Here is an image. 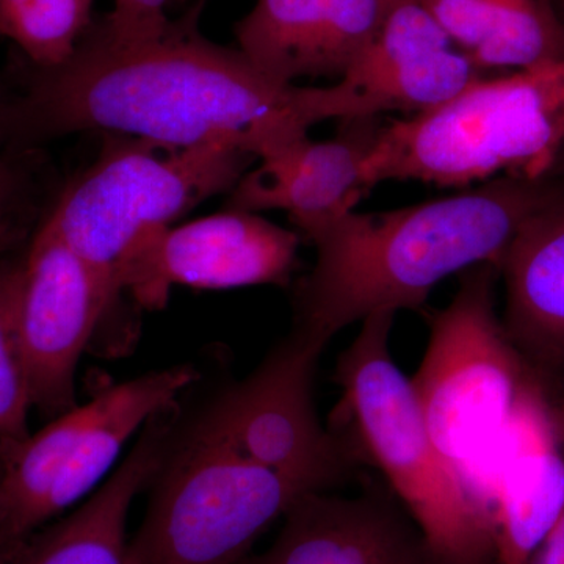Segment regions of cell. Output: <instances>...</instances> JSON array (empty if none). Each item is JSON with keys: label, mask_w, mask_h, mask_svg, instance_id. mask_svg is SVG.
<instances>
[{"label": "cell", "mask_w": 564, "mask_h": 564, "mask_svg": "<svg viewBox=\"0 0 564 564\" xmlns=\"http://www.w3.org/2000/svg\"><path fill=\"white\" fill-rule=\"evenodd\" d=\"M202 6L159 40L111 46L87 33L68 62L14 63L0 102V148L44 150L85 131L193 148L229 141L259 161L276 158L313 126L340 120L336 85L306 88L263 74L237 47L198 32Z\"/></svg>", "instance_id": "1"}, {"label": "cell", "mask_w": 564, "mask_h": 564, "mask_svg": "<svg viewBox=\"0 0 564 564\" xmlns=\"http://www.w3.org/2000/svg\"><path fill=\"white\" fill-rule=\"evenodd\" d=\"M564 182L496 177L402 209L352 210L310 237L313 270L293 291V329L328 345L378 313L419 311L441 281L478 263L499 269L508 245Z\"/></svg>", "instance_id": "2"}, {"label": "cell", "mask_w": 564, "mask_h": 564, "mask_svg": "<svg viewBox=\"0 0 564 564\" xmlns=\"http://www.w3.org/2000/svg\"><path fill=\"white\" fill-rule=\"evenodd\" d=\"M393 318L367 317L337 358L333 380L343 399L328 429L356 463L384 475L437 564H494L496 519L434 444L410 378L392 359Z\"/></svg>", "instance_id": "3"}, {"label": "cell", "mask_w": 564, "mask_h": 564, "mask_svg": "<svg viewBox=\"0 0 564 564\" xmlns=\"http://www.w3.org/2000/svg\"><path fill=\"white\" fill-rule=\"evenodd\" d=\"M564 147V61L475 80L451 101L383 126L362 176L470 187L549 176Z\"/></svg>", "instance_id": "4"}, {"label": "cell", "mask_w": 564, "mask_h": 564, "mask_svg": "<svg viewBox=\"0 0 564 564\" xmlns=\"http://www.w3.org/2000/svg\"><path fill=\"white\" fill-rule=\"evenodd\" d=\"M256 159L229 141L172 148L104 133L98 158L62 184L43 225L121 293L118 267L137 237L231 192Z\"/></svg>", "instance_id": "5"}, {"label": "cell", "mask_w": 564, "mask_h": 564, "mask_svg": "<svg viewBox=\"0 0 564 564\" xmlns=\"http://www.w3.org/2000/svg\"><path fill=\"white\" fill-rule=\"evenodd\" d=\"M499 276L494 263L459 273L452 302L430 315L425 356L410 378L434 444L485 508L478 484L494 445L521 393L544 381L497 317Z\"/></svg>", "instance_id": "6"}, {"label": "cell", "mask_w": 564, "mask_h": 564, "mask_svg": "<svg viewBox=\"0 0 564 564\" xmlns=\"http://www.w3.org/2000/svg\"><path fill=\"white\" fill-rule=\"evenodd\" d=\"M151 488L129 564H240L307 494L237 454L196 417L180 423Z\"/></svg>", "instance_id": "7"}, {"label": "cell", "mask_w": 564, "mask_h": 564, "mask_svg": "<svg viewBox=\"0 0 564 564\" xmlns=\"http://www.w3.org/2000/svg\"><path fill=\"white\" fill-rule=\"evenodd\" d=\"M192 364L110 386L31 434L0 478V507L21 541L90 496L126 443L198 380Z\"/></svg>", "instance_id": "8"}, {"label": "cell", "mask_w": 564, "mask_h": 564, "mask_svg": "<svg viewBox=\"0 0 564 564\" xmlns=\"http://www.w3.org/2000/svg\"><path fill=\"white\" fill-rule=\"evenodd\" d=\"M325 347L292 328L250 377L226 389L196 419L237 454L303 491L347 484L358 463L315 410V370Z\"/></svg>", "instance_id": "9"}, {"label": "cell", "mask_w": 564, "mask_h": 564, "mask_svg": "<svg viewBox=\"0 0 564 564\" xmlns=\"http://www.w3.org/2000/svg\"><path fill=\"white\" fill-rule=\"evenodd\" d=\"M299 245V232L251 212L225 209L176 228L141 232L118 267V288L147 310H162L173 285L288 288Z\"/></svg>", "instance_id": "10"}, {"label": "cell", "mask_w": 564, "mask_h": 564, "mask_svg": "<svg viewBox=\"0 0 564 564\" xmlns=\"http://www.w3.org/2000/svg\"><path fill=\"white\" fill-rule=\"evenodd\" d=\"M121 293L41 223L25 248L18 332L32 408L57 417L76 406V372Z\"/></svg>", "instance_id": "11"}, {"label": "cell", "mask_w": 564, "mask_h": 564, "mask_svg": "<svg viewBox=\"0 0 564 564\" xmlns=\"http://www.w3.org/2000/svg\"><path fill=\"white\" fill-rule=\"evenodd\" d=\"M543 381L519 397L480 492L496 516V563L527 564L564 508V455Z\"/></svg>", "instance_id": "12"}, {"label": "cell", "mask_w": 564, "mask_h": 564, "mask_svg": "<svg viewBox=\"0 0 564 564\" xmlns=\"http://www.w3.org/2000/svg\"><path fill=\"white\" fill-rule=\"evenodd\" d=\"M336 139L300 140L261 161L229 192L226 210H284L306 239L356 209L373 187L362 176L381 126L378 117L340 120Z\"/></svg>", "instance_id": "13"}, {"label": "cell", "mask_w": 564, "mask_h": 564, "mask_svg": "<svg viewBox=\"0 0 564 564\" xmlns=\"http://www.w3.org/2000/svg\"><path fill=\"white\" fill-rule=\"evenodd\" d=\"M282 519L274 543L240 564H437L391 489L307 492Z\"/></svg>", "instance_id": "14"}, {"label": "cell", "mask_w": 564, "mask_h": 564, "mask_svg": "<svg viewBox=\"0 0 564 564\" xmlns=\"http://www.w3.org/2000/svg\"><path fill=\"white\" fill-rule=\"evenodd\" d=\"M180 423L177 403L155 414L111 477L73 513L29 538L14 564H129L133 500L151 485Z\"/></svg>", "instance_id": "15"}, {"label": "cell", "mask_w": 564, "mask_h": 564, "mask_svg": "<svg viewBox=\"0 0 564 564\" xmlns=\"http://www.w3.org/2000/svg\"><path fill=\"white\" fill-rule=\"evenodd\" d=\"M503 328L541 378L564 372V196L538 210L508 245Z\"/></svg>", "instance_id": "16"}, {"label": "cell", "mask_w": 564, "mask_h": 564, "mask_svg": "<svg viewBox=\"0 0 564 564\" xmlns=\"http://www.w3.org/2000/svg\"><path fill=\"white\" fill-rule=\"evenodd\" d=\"M340 0H258L237 22L239 50L281 84L306 77L315 41Z\"/></svg>", "instance_id": "17"}, {"label": "cell", "mask_w": 564, "mask_h": 564, "mask_svg": "<svg viewBox=\"0 0 564 564\" xmlns=\"http://www.w3.org/2000/svg\"><path fill=\"white\" fill-rule=\"evenodd\" d=\"M467 58L481 73L563 62L564 24L551 0H496L488 33Z\"/></svg>", "instance_id": "18"}, {"label": "cell", "mask_w": 564, "mask_h": 564, "mask_svg": "<svg viewBox=\"0 0 564 564\" xmlns=\"http://www.w3.org/2000/svg\"><path fill=\"white\" fill-rule=\"evenodd\" d=\"M96 0H0V36L39 68L68 62L90 32Z\"/></svg>", "instance_id": "19"}, {"label": "cell", "mask_w": 564, "mask_h": 564, "mask_svg": "<svg viewBox=\"0 0 564 564\" xmlns=\"http://www.w3.org/2000/svg\"><path fill=\"white\" fill-rule=\"evenodd\" d=\"M25 248L0 256V466L31 436L28 367L18 332V296Z\"/></svg>", "instance_id": "20"}, {"label": "cell", "mask_w": 564, "mask_h": 564, "mask_svg": "<svg viewBox=\"0 0 564 564\" xmlns=\"http://www.w3.org/2000/svg\"><path fill=\"white\" fill-rule=\"evenodd\" d=\"M61 187L44 150L0 148V254L28 247Z\"/></svg>", "instance_id": "21"}, {"label": "cell", "mask_w": 564, "mask_h": 564, "mask_svg": "<svg viewBox=\"0 0 564 564\" xmlns=\"http://www.w3.org/2000/svg\"><path fill=\"white\" fill-rule=\"evenodd\" d=\"M392 2L340 0L315 41L306 77L343 79L380 35Z\"/></svg>", "instance_id": "22"}, {"label": "cell", "mask_w": 564, "mask_h": 564, "mask_svg": "<svg viewBox=\"0 0 564 564\" xmlns=\"http://www.w3.org/2000/svg\"><path fill=\"white\" fill-rule=\"evenodd\" d=\"M170 0H113V10L93 35L111 46L150 43L165 35L173 25L166 17Z\"/></svg>", "instance_id": "23"}, {"label": "cell", "mask_w": 564, "mask_h": 564, "mask_svg": "<svg viewBox=\"0 0 564 564\" xmlns=\"http://www.w3.org/2000/svg\"><path fill=\"white\" fill-rule=\"evenodd\" d=\"M464 55L480 46L488 33L496 0H419Z\"/></svg>", "instance_id": "24"}, {"label": "cell", "mask_w": 564, "mask_h": 564, "mask_svg": "<svg viewBox=\"0 0 564 564\" xmlns=\"http://www.w3.org/2000/svg\"><path fill=\"white\" fill-rule=\"evenodd\" d=\"M527 564H564V508Z\"/></svg>", "instance_id": "25"}, {"label": "cell", "mask_w": 564, "mask_h": 564, "mask_svg": "<svg viewBox=\"0 0 564 564\" xmlns=\"http://www.w3.org/2000/svg\"><path fill=\"white\" fill-rule=\"evenodd\" d=\"M3 467L0 466V478H2ZM25 543H20L17 538L11 534L3 519L2 508H0V564L17 563L18 555L21 554Z\"/></svg>", "instance_id": "26"}, {"label": "cell", "mask_w": 564, "mask_h": 564, "mask_svg": "<svg viewBox=\"0 0 564 564\" xmlns=\"http://www.w3.org/2000/svg\"><path fill=\"white\" fill-rule=\"evenodd\" d=\"M551 406L552 419H554L556 434H558L560 443L564 444V378L562 392H560L558 399H556L555 403L551 402Z\"/></svg>", "instance_id": "27"}, {"label": "cell", "mask_w": 564, "mask_h": 564, "mask_svg": "<svg viewBox=\"0 0 564 564\" xmlns=\"http://www.w3.org/2000/svg\"><path fill=\"white\" fill-rule=\"evenodd\" d=\"M9 91H10L9 80H7V77L3 76V74H0V102H2L3 99L7 98V95H9Z\"/></svg>", "instance_id": "28"}, {"label": "cell", "mask_w": 564, "mask_h": 564, "mask_svg": "<svg viewBox=\"0 0 564 564\" xmlns=\"http://www.w3.org/2000/svg\"><path fill=\"white\" fill-rule=\"evenodd\" d=\"M560 3H562V6L564 7V0H560Z\"/></svg>", "instance_id": "29"}]
</instances>
